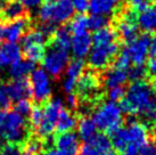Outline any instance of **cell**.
I'll use <instances>...</instances> for the list:
<instances>
[{
	"label": "cell",
	"mask_w": 156,
	"mask_h": 155,
	"mask_svg": "<svg viewBox=\"0 0 156 155\" xmlns=\"http://www.w3.org/2000/svg\"><path fill=\"white\" fill-rule=\"evenodd\" d=\"M119 107L122 113L129 115H144L148 121L152 120L156 102L152 87L145 80L132 81L124 98L119 102Z\"/></svg>",
	"instance_id": "1"
},
{
	"label": "cell",
	"mask_w": 156,
	"mask_h": 155,
	"mask_svg": "<svg viewBox=\"0 0 156 155\" xmlns=\"http://www.w3.org/2000/svg\"><path fill=\"white\" fill-rule=\"evenodd\" d=\"M32 135L29 122L13 110L2 111L0 117V139L23 145Z\"/></svg>",
	"instance_id": "2"
},
{
	"label": "cell",
	"mask_w": 156,
	"mask_h": 155,
	"mask_svg": "<svg viewBox=\"0 0 156 155\" xmlns=\"http://www.w3.org/2000/svg\"><path fill=\"white\" fill-rule=\"evenodd\" d=\"M91 119L95 122L97 129L104 131L107 135L120 128L123 122L122 111L119 105L112 100H105L98 104Z\"/></svg>",
	"instance_id": "3"
},
{
	"label": "cell",
	"mask_w": 156,
	"mask_h": 155,
	"mask_svg": "<svg viewBox=\"0 0 156 155\" xmlns=\"http://www.w3.org/2000/svg\"><path fill=\"white\" fill-rule=\"evenodd\" d=\"M69 50L59 47L49 39L46 42V50L42 58V65L55 80L61 79L63 72L69 64Z\"/></svg>",
	"instance_id": "4"
},
{
	"label": "cell",
	"mask_w": 156,
	"mask_h": 155,
	"mask_svg": "<svg viewBox=\"0 0 156 155\" xmlns=\"http://www.w3.org/2000/svg\"><path fill=\"white\" fill-rule=\"evenodd\" d=\"M73 15L74 8L69 0H56L50 4H44L39 10L40 22H52L55 24L65 23Z\"/></svg>",
	"instance_id": "5"
},
{
	"label": "cell",
	"mask_w": 156,
	"mask_h": 155,
	"mask_svg": "<svg viewBox=\"0 0 156 155\" xmlns=\"http://www.w3.org/2000/svg\"><path fill=\"white\" fill-rule=\"evenodd\" d=\"M64 107L61 98H50L42 105V119L40 125L33 134L40 138L52 136L56 129V123L61 110Z\"/></svg>",
	"instance_id": "6"
},
{
	"label": "cell",
	"mask_w": 156,
	"mask_h": 155,
	"mask_svg": "<svg viewBox=\"0 0 156 155\" xmlns=\"http://www.w3.org/2000/svg\"><path fill=\"white\" fill-rule=\"evenodd\" d=\"M120 52V45L117 41L106 46H92L88 54V64L94 71H103L108 67L112 60Z\"/></svg>",
	"instance_id": "7"
},
{
	"label": "cell",
	"mask_w": 156,
	"mask_h": 155,
	"mask_svg": "<svg viewBox=\"0 0 156 155\" xmlns=\"http://www.w3.org/2000/svg\"><path fill=\"white\" fill-rule=\"evenodd\" d=\"M34 27V23L30 15L8 23H0V43L12 42L21 40L27 31Z\"/></svg>",
	"instance_id": "8"
},
{
	"label": "cell",
	"mask_w": 156,
	"mask_h": 155,
	"mask_svg": "<svg viewBox=\"0 0 156 155\" xmlns=\"http://www.w3.org/2000/svg\"><path fill=\"white\" fill-rule=\"evenodd\" d=\"M100 79L96 71H83L76 81V96L79 102H91L100 90Z\"/></svg>",
	"instance_id": "9"
},
{
	"label": "cell",
	"mask_w": 156,
	"mask_h": 155,
	"mask_svg": "<svg viewBox=\"0 0 156 155\" xmlns=\"http://www.w3.org/2000/svg\"><path fill=\"white\" fill-rule=\"evenodd\" d=\"M32 87V97L35 105H44L51 98V86L48 73L42 69L34 70L30 78Z\"/></svg>",
	"instance_id": "10"
},
{
	"label": "cell",
	"mask_w": 156,
	"mask_h": 155,
	"mask_svg": "<svg viewBox=\"0 0 156 155\" xmlns=\"http://www.w3.org/2000/svg\"><path fill=\"white\" fill-rule=\"evenodd\" d=\"M114 29L116 31L117 37H120L124 42H132L138 37L139 27L137 24V14L131 12L129 8L124 10L117 17Z\"/></svg>",
	"instance_id": "11"
},
{
	"label": "cell",
	"mask_w": 156,
	"mask_h": 155,
	"mask_svg": "<svg viewBox=\"0 0 156 155\" xmlns=\"http://www.w3.org/2000/svg\"><path fill=\"white\" fill-rule=\"evenodd\" d=\"M151 48V37L148 33L138 35L132 42L128 43L126 48L129 56H130L131 63L134 65H144L147 60V56L149 54Z\"/></svg>",
	"instance_id": "12"
},
{
	"label": "cell",
	"mask_w": 156,
	"mask_h": 155,
	"mask_svg": "<svg viewBox=\"0 0 156 155\" xmlns=\"http://www.w3.org/2000/svg\"><path fill=\"white\" fill-rule=\"evenodd\" d=\"M126 130H128L129 138H130L131 146L140 148L143 145L148 142L147 127L138 122L134 117H132V115L128 117L126 120Z\"/></svg>",
	"instance_id": "13"
},
{
	"label": "cell",
	"mask_w": 156,
	"mask_h": 155,
	"mask_svg": "<svg viewBox=\"0 0 156 155\" xmlns=\"http://www.w3.org/2000/svg\"><path fill=\"white\" fill-rule=\"evenodd\" d=\"M8 95L12 102H17L21 99H30L32 97V87L30 79H13L12 81L6 85Z\"/></svg>",
	"instance_id": "14"
},
{
	"label": "cell",
	"mask_w": 156,
	"mask_h": 155,
	"mask_svg": "<svg viewBox=\"0 0 156 155\" xmlns=\"http://www.w3.org/2000/svg\"><path fill=\"white\" fill-rule=\"evenodd\" d=\"M83 71H84V62L83 59H79V58H74L71 60L67 66H66V79L63 82V89L66 91L67 94H72L75 90V86H76V81H78L79 77L81 75Z\"/></svg>",
	"instance_id": "15"
},
{
	"label": "cell",
	"mask_w": 156,
	"mask_h": 155,
	"mask_svg": "<svg viewBox=\"0 0 156 155\" xmlns=\"http://www.w3.org/2000/svg\"><path fill=\"white\" fill-rule=\"evenodd\" d=\"M54 146L66 155H76L79 151V137L75 132H64L54 137Z\"/></svg>",
	"instance_id": "16"
},
{
	"label": "cell",
	"mask_w": 156,
	"mask_h": 155,
	"mask_svg": "<svg viewBox=\"0 0 156 155\" xmlns=\"http://www.w3.org/2000/svg\"><path fill=\"white\" fill-rule=\"evenodd\" d=\"M91 46H92V38L88 31L75 33L72 37L71 49L75 58L83 59L90 52Z\"/></svg>",
	"instance_id": "17"
},
{
	"label": "cell",
	"mask_w": 156,
	"mask_h": 155,
	"mask_svg": "<svg viewBox=\"0 0 156 155\" xmlns=\"http://www.w3.org/2000/svg\"><path fill=\"white\" fill-rule=\"evenodd\" d=\"M27 8H25L17 0H9L1 12H0V23H8L16 21L18 18L27 16Z\"/></svg>",
	"instance_id": "18"
},
{
	"label": "cell",
	"mask_w": 156,
	"mask_h": 155,
	"mask_svg": "<svg viewBox=\"0 0 156 155\" xmlns=\"http://www.w3.org/2000/svg\"><path fill=\"white\" fill-rule=\"evenodd\" d=\"M22 58V49L16 43L5 42L0 46V67L8 66Z\"/></svg>",
	"instance_id": "19"
},
{
	"label": "cell",
	"mask_w": 156,
	"mask_h": 155,
	"mask_svg": "<svg viewBox=\"0 0 156 155\" xmlns=\"http://www.w3.org/2000/svg\"><path fill=\"white\" fill-rule=\"evenodd\" d=\"M78 125V116L75 115L69 108L63 107L59 112L58 120L56 123V129L58 134L69 132Z\"/></svg>",
	"instance_id": "20"
},
{
	"label": "cell",
	"mask_w": 156,
	"mask_h": 155,
	"mask_svg": "<svg viewBox=\"0 0 156 155\" xmlns=\"http://www.w3.org/2000/svg\"><path fill=\"white\" fill-rule=\"evenodd\" d=\"M128 71L126 70L117 69L113 66L112 69H108L104 75V85L107 88H114V87H121L128 81Z\"/></svg>",
	"instance_id": "21"
},
{
	"label": "cell",
	"mask_w": 156,
	"mask_h": 155,
	"mask_svg": "<svg viewBox=\"0 0 156 155\" xmlns=\"http://www.w3.org/2000/svg\"><path fill=\"white\" fill-rule=\"evenodd\" d=\"M119 1L120 0H90L89 10L95 15L108 16L116 10Z\"/></svg>",
	"instance_id": "22"
},
{
	"label": "cell",
	"mask_w": 156,
	"mask_h": 155,
	"mask_svg": "<svg viewBox=\"0 0 156 155\" xmlns=\"http://www.w3.org/2000/svg\"><path fill=\"white\" fill-rule=\"evenodd\" d=\"M108 137L111 139L113 148L120 153H124L128 146L130 145V138H129L128 130H126V128H123L122 125L112 132H109Z\"/></svg>",
	"instance_id": "23"
},
{
	"label": "cell",
	"mask_w": 156,
	"mask_h": 155,
	"mask_svg": "<svg viewBox=\"0 0 156 155\" xmlns=\"http://www.w3.org/2000/svg\"><path fill=\"white\" fill-rule=\"evenodd\" d=\"M91 38L94 46H106L114 41H117V33L113 26H104L95 31Z\"/></svg>",
	"instance_id": "24"
},
{
	"label": "cell",
	"mask_w": 156,
	"mask_h": 155,
	"mask_svg": "<svg viewBox=\"0 0 156 155\" xmlns=\"http://www.w3.org/2000/svg\"><path fill=\"white\" fill-rule=\"evenodd\" d=\"M34 71V63L29 59H21L12 64L9 74L13 79H23L27 78Z\"/></svg>",
	"instance_id": "25"
},
{
	"label": "cell",
	"mask_w": 156,
	"mask_h": 155,
	"mask_svg": "<svg viewBox=\"0 0 156 155\" xmlns=\"http://www.w3.org/2000/svg\"><path fill=\"white\" fill-rule=\"evenodd\" d=\"M79 136L83 142H88L97 134V127L94 120L88 115H82L78 120Z\"/></svg>",
	"instance_id": "26"
},
{
	"label": "cell",
	"mask_w": 156,
	"mask_h": 155,
	"mask_svg": "<svg viewBox=\"0 0 156 155\" xmlns=\"http://www.w3.org/2000/svg\"><path fill=\"white\" fill-rule=\"evenodd\" d=\"M137 24L138 27L145 31L146 33L155 32L156 31V15L154 14L153 9L148 8L143 13L137 15Z\"/></svg>",
	"instance_id": "27"
},
{
	"label": "cell",
	"mask_w": 156,
	"mask_h": 155,
	"mask_svg": "<svg viewBox=\"0 0 156 155\" xmlns=\"http://www.w3.org/2000/svg\"><path fill=\"white\" fill-rule=\"evenodd\" d=\"M71 34H72V32H71L69 26L61 25L59 27H57L56 32L51 38V40L56 45H58L59 47L69 50L71 48V41H72V35Z\"/></svg>",
	"instance_id": "28"
},
{
	"label": "cell",
	"mask_w": 156,
	"mask_h": 155,
	"mask_svg": "<svg viewBox=\"0 0 156 155\" xmlns=\"http://www.w3.org/2000/svg\"><path fill=\"white\" fill-rule=\"evenodd\" d=\"M46 46L44 45H27L22 46V55L25 59H29L33 63L41 62L44 58Z\"/></svg>",
	"instance_id": "29"
},
{
	"label": "cell",
	"mask_w": 156,
	"mask_h": 155,
	"mask_svg": "<svg viewBox=\"0 0 156 155\" xmlns=\"http://www.w3.org/2000/svg\"><path fill=\"white\" fill-rule=\"evenodd\" d=\"M69 27L73 34L86 32V31H88V17L84 16L83 14H79V15L71 18V23H69Z\"/></svg>",
	"instance_id": "30"
},
{
	"label": "cell",
	"mask_w": 156,
	"mask_h": 155,
	"mask_svg": "<svg viewBox=\"0 0 156 155\" xmlns=\"http://www.w3.org/2000/svg\"><path fill=\"white\" fill-rule=\"evenodd\" d=\"M33 105L34 104L32 103L30 99L26 98L17 100L14 104H12V108H13V111L21 114L22 116H30V113L32 111V108H33Z\"/></svg>",
	"instance_id": "31"
},
{
	"label": "cell",
	"mask_w": 156,
	"mask_h": 155,
	"mask_svg": "<svg viewBox=\"0 0 156 155\" xmlns=\"http://www.w3.org/2000/svg\"><path fill=\"white\" fill-rule=\"evenodd\" d=\"M107 23L108 21L106 16L91 14L90 16H88V30L97 31L104 26H107Z\"/></svg>",
	"instance_id": "32"
},
{
	"label": "cell",
	"mask_w": 156,
	"mask_h": 155,
	"mask_svg": "<svg viewBox=\"0 0 156 155\" xmlns=\"http://www.w3.org/2000/svg\"><path fill=\"white\" fill-rule=\"evenodd\" d=\"M131 64V59L129 54L126 52V49L124 48L121 52L117 54V56L115 57V62H114V66L117 67V69H122V70H128L130 67Z\"/></svg>",
	"instance_id": "33"
},
{
	"label": "cell",
	"mask_w": 156,
	"mask_h": 155,
	"mask_svg": "<svg viewBox=\"0 0 156 155\" xmlns=\"http://www.w3.org/2000/svg\"><path fill=\"white\" fill-rule=\"evenodd\" d=\"M12 108V99L8 95L7 87L5 83H0V111H7Z\"/></svg>",
	"instance_id": "34"
},
{
	"label": "cell",
	"mask_w": 156,
	"mask_h": 155,
	"mask_svg": "<svg viewBox=\"0 0 156 155\" xmlns=\"http://www.w3.org/2000/svg\"><path fill=\"white\" fill-rule=\"evenodd\" d=\"M147 74V70L144 67V65H134L128 72V77L131 81H139L144 80V78Z\"/></svg>",
	"instance_id": "35"
},
{
	"label": "cell",
	"mask_w": 156,
	"mask_h": 155,
	"mask_svg": "<svg viewBox=\"0 0 156 155\" xmlns=\"http://www.w3.org/2000/svg\"><path fill=\"white\" fill-rule=\"evenodd\" d=\"M148 2L147 0H128V7L131 12L136 14H140L148 9Z\"/></svg>",
	"instance_id": "36"
},
{
	"label": "cell",
	"mask_w": 156,
	"mask_h": 155,
	"mask_svg": "<svg viewBox=\"0 0 156 155\" xmlns=\"http://www.w3.org/2000/svg\"><path fill=\"white\" fill-rule=\"evenodd\" d=\"M0 155H23L22 145L14 144V142H6L1 147Z\"/></svg>",
	"instance_id": "37"
},
{
	"label": "cell",
	"mask_w": 156,
	"mask_h": 155,
	"mask_svg": "<svg viewBox=\"0 0 156 155\" xmlns=\"http://www.w3.org/2000/svg\"><path fill=\"white\" fill-rule=\"evenodd\" d=\"M76 155H103V153L91 142H84L82 146L79 147Z\"/></svg>",
	"instance_id": "38"
},
{
	"label": "cell",
	"mask_w": 156,
	"mask_h": 155,
	"mask_svg": "<svg viewBox=\"0 0 156 155\" xmlns=\"http://www.w3.org/2000/svg\"><path fill=\"white\" fill-rule=\"evenodd\" d=\"M108 100H112L114 103L116 102H121L122 99L126 96V89L123 87H114V88H109L108 89Z\"/></svg>",
	"instance_id": "39"
},
{
	"label": "cell",
	"mask_w": 156,
	"mask_h": 155,
	"mask_svg": "<svg viewBox=\"0 0 156 155\" xmlns=\"http://www.w3.org/2000/svg\"><path fill=\"white\" fill-rule=\"evenodd\" d=\"M73 5L74 10L79 12L80 14L86 13L89 9V0H69Z\"/></svg>",
	"instance_id": "40"
},
{
	"label": "cell",
	"mask_w": 156,
	"mask_h": 155,
	"mask_svg": "<svg viewBox=\"0 0 156 155\" xmlns=\"http://www.w3.org/2000/svg\"><path fill=\"white\" fill-rule=\"evenodd\" d=\"M138 155H156V145L153 142H146L139 148Z\"/></svg>",
	"instance_id": "41"
},
{
	"label": "cell",
	"mask_w": 156,
	"mask_h": 155,
	"mask_svg": "<svg viewBox=\"0 0 156 155\" xmlns=\"http://www.w3.org/2000/svg\"><path fill=\"white\" fill-rule=\"evenodd\" d=\"M66 103H67L69 110V111H72V112L76 111V110L79 108V106H80V102H79L78 96L75 95V94H73V92H72V94H69Z\"/></svg>",
	"instance_id": "42"
},
{
	"label": "cell",
	"mask_w": 156,
	"mask_h": 155,
	"mask_svg": "<svg viewBox=\"0 0 156 155\" xmlns=\"http://www.w3.org/2000/svg\"><path fill=\"white\" fill-rule=\"evenodd\" d=\"M17 1H20L27 9L35 8V7H38L41 4V0H17Z\"/></svg>",
	"instance_id": "43"
},
{
	"label": "cell",
	"mask_w": 156,
	"mask_h": 155,
	"mask_svg": "<svg viewBox=\"0 0 156 155\" xmlns=\"http://www.w3.org/2000/svg\"><path fill=\"white\" fill-rule=\"evenodd\" d=\"M147 72L151 75H153V77L156 78V56L152 57L151 59H149V62H148L147 64Z\"/></svg>",
	"instance_id": "44"
},
{
	"label": "cell",
	"mask_w": 156,
	"mask_h": 155,
	"mask_svg": "<svg viewBox=\"0 0 156 155\" xmlns=\"http://www.w3.org/2000/svg\"><path fill=\"white\" fill-rule=\"evenodd\" d=\"M149 54L152 55L153 57L156 56V31L153 38H151V48H149Z\"/></svg>",
	"instance_id": "45"
},
{
	"label": "cell",
	"mask_w": 156,
	"mask_h": 155,
	"mask_svg": "<svg viewBox=\"0 0 156 155\" xmlns=\"http://www.w3.org/2000/svg\"><path fill=\"white\" fill-rule=\"evenodd\" d=\"M46 155H66L65 153H63L62 151H59V150H55V148H51V150H49V151H47V154Z\"/></svg>",
	"instance_id": "46"
},
{
	"label": "cell",
	"mask_w": 156,
	"mask_h": 155,
	"mask_svg": "<svg viewBox=\"0 0 156 155\" xmlns=\"http://www.w3.org/2000/svg\"><path fill=\"white\" fill-rule=\"evenodd\" d=\"M152 90H153V92L156 95V78L153 80V82H152Z\"/></svg>",
	"instance_id": "47"
},
{
	"label": "cell",
	"mask_w": 156,
	"mask_h": 155,
	"mask_svg": "<svg viewBox=\"0 0 156 155\" xmlns=\"http://www.w3.org/2000/svg\"><path fill=\"white\" fill-rule=\"evenodd\" d=\"M151 122H156V104H155V108H154V112H153V116Z\"/></svg>",
	"instance_id": "48"
},
{
	"label": "cell",
	"mask_w": 156,
	"mask_h": 155,
	"mask_svg": "<svg viewBox=\"0 0 156 155\" xmlns=\"http://www.w3.org/2000/svg\"><path fill=\"white\" fill-rule=\"evenodd\" d=\"M44 4H50V2H54V1H56V0H42Z\"/></svg>",
	"instance_id": "49"
},
{
	"label": "cell",
	"mask_w": 156,
	"mask_h": 155,
	"mask_svg": "<svg viewBox=\"0 0 156 155\" xmlns=\"http://www.w3.org/2000/svg\"><path fill=\"white\" fill-rule=\"evenodd\" d=\"M153 137H154V144L156 145V129L154 130V135H153Z\"/></svg>",
	"instance_id": "50"
},
{
	"label": "cell",
	"mask_w": 156,
	"mask_h": 155,
	"mask_svg": "<svg viewBox=\"0 0 156 155\" xmlns=\"http://www.w3.org/2000/svg\"><path fill=\"white\" fill-rule=\"evenodd\" d=\"M153 12H154V14L156 15V5L154 6V8H153Z\"/></svg>",
	"instance_id": "51"
},
{
	"label": "cell",
	"mask_w": 156,
	"mask_h": 155,
	"mask_svg": "<svg viewBox=\"0 0 156 155\" xmlns=\"http://www.w3.org/2000/svg\"><path fill=\"white\" fill-rule=\"evenodd\" d=\"M35 155H44V152H41V153H38V154H35Z\"/></svg>",
	"instance_id": "52"
},
{
	"label": "cell",
	"mask_w": 156,
	"mask_h": 155,
	"mask_svg": "<svg viewBox=\"0 0 156 155\" xmlns=\"http://www.w3.org/2000/svg\"><path fill=\"white\" fill-rule=\"evenodd\" d=\"M117 155H129V154H126V153H120V154H117Z\"/></svg>",
	"instance_id": "53"
},
{
	"label": "cell",
	"mask_w": 156,
	"mask_h": 155,
	"mask_svg": "<svg viewBox=\"0 0 156 155\" xmlns=\"http://www.w3.org/2000/svg\"><path fill=\"white\" fill-rule=\"evenodd\" d=\"M148 2H151V1H156V0H147Z\"/></svg>",
	"instance_id": "54"
},
{
	"label": "cell",
	"mask_w": 156,
	"mask_h": 155,
	"mask_svg": "<svg viewBox=\"0 0 156 155\" xmlns=\"http://www.w3.org/2000/svg\"><path fill=\"white\" fill-rule=\"evenodd\" d=\"M1 114H2V111H0V117H1Z\"/></svg>",
	"instance_id": "55"
}]
</instances>
